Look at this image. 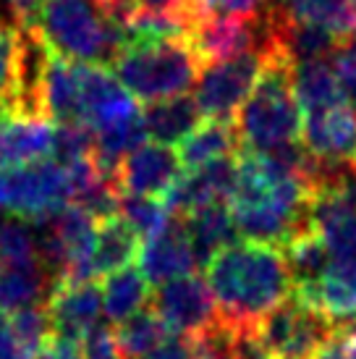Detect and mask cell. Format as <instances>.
<instances>
[{
	"label": "cell",
	"mask_w": 356,
	"mask_h": 359,
	"mask_svg": "<svg viewBox=\"0 0 356 359\" xmlns=\"http://www.w3.org/2000/svg\"><path fill=\"white\" fill-rule=\"evenodd\" d=\"M288 268H291V278H294V289H312L327 276V270L333 265V257L327 252L325 241L320 239L317 231H309L294 244H288L286 250Z\"/></svg>",
	"instance_id": "484cf974"
},
{
	"label": "cell",
	"mask_w": 356,
	"mask_h": 359,
	"mask_svg": "<svg viewBox=\"0 0 356 359\" xmlns=\"http://www.w3.org/2000/svg\"><path fill=\"white\" fill-rule=\"evenodd\" d=\"M315 359H356V320L338 325Z\"/></svg>",
	"instance_id": "836d02e7"
},
{
	"label": "cell",
	"mask_w": 356,
	"mask_h": 359,
	"mask_svg": "<svg viewBox=\"0 0 356 359\" xmlns=\"http://www.w3.org/2000/svg\"><path fill=\"white\" fill-rule=\"evenodd\" d=\"M152 309L170 333L189 339H205L223 325L207 278L197 273L158 286L152 297Z\"/></svg>",
	"instance_id": "ba28073f"
},
{
	"label": "cell",
	"mask_w": 356,
	"mask_h": 359,
	"mask_svg": "<svg viewBox=\"0 0 356 359\" xmlns=\"http://www.w3.org/2000/svg\"><path fill=\"white\" fill-rule=\"evenodd\" d=\"M37 32L60 58L113 66L123 50V27L110 21L97 0H42Z\"/></svg>",
	"instance_id": "3957f363"
},
{
	"label": "cell",
	"mask_w": 356,
	"mask_h": 359,
	"mask_svg": "<svg viewBox=\"0 0 356 359\" xmlns=\"http://www.w3.org/2000/svg\"><path fill=\"white\" fill-rule=\"evenodd\" d=\"M53 278L40 262L29 265H0V312L13 315L24 307L48 302Z\"/></svg>",
	"instance_id": "ffe728a7"
},
{
	"label": "cell",
	"mask_w": 356,
	"mask_h": 359,
	"mask_svg": "<svg viewBox=\"0 0 356 359\" xmlns=\"http://www.w3.org/2000/svg\"><path fill=\"white\" fill-rule=\"evenodd\" d=\"M325 312L291 297L257 325V339L273 359H315L336 333Z\"/></svg>",
	"instance_id": "8992f818"
},
{
	"label": "cell",
	"mask_w": 356,
	"mask_h": 359,
	"mask_svg": "<svg viewBox=\"0 0 356 359\" xmlns=\"http://www.w3.org/2000/svg\"><path fill=\"white\" fill-rule=\"evenodd\" d=\"M197 3H199V8H207V6H212L215 0H197Z\"/></svg>",
	"instance_id": "f35d334b"
},
{
	"label": "cell",
	"mask_w": 356,
	"mask_h": 359,
	"mask_svg": "<svg viewBox=\"0 0 356 359\" xmlns=\"http://www.w3.org/2000/svg\"><path fill=\"white\" fill-rule=\"evenodd\" d=\"M199 341V359H231L228 354V330L220 325L215 333H210Z\"/></svg>",
	"instance_id": "8d00e7d4"
},
{
	"label": "cell",
	"mask_w": 356,
	"mask_h": 359,
	"mask_svg": "<svg viewBox=\"0 0 356 359\" xmlns=\"http://www.w3.org/2000/svg\"><path fill=\"white\" fill-rule=\"evenodd\" d=\"M118 215L131 226V231L137 233L142 244L152 241L168 229V223L173 220L165 200L158 197H139V194H123L121 197V210Z\"/></svg>",
	"instance_id": "83f0119b"
},
{
	"label": "cell",
	"mask_w": 356,
	"mask_h": 359,
	"mask_svg": "<svg viewBox=\"0 0 356 359\" xmlns=\"http://www.w3.org/2000/svg\"><path fill=\"white\" fill-rule=\"evenodd\" d=\"M139 265L149 286H163L168 280L191 276L197 268V255L191 247V239L186 233V226L181 218H173L168 229L152 241L142 244V255H139Z\"/></svg>",
	"instance_id": "5bb4252c"
},
{
	"label": "cell",
	"mask_w": 356,
	"mask_h": 359,
	"mask_svg": "<svg viewBox=\"0 0 356 359\" xmlns=\"http://www.w3.org/2000/svg\"><path fill=\"white\" fill-rule=\"evenodd\" d=\"M53 121L13 118L0 123V168L29 165L53 155Z\"/></svg>",
	"instance_id": "9a60e30c"
},
{
	"label": "cell",
	"mask_w": 356,
	"mask_h": 359,
	"mask_svg": "<svg viewBox=\"0 0 356 359\" xmlns=\"http://www.w3.org/2000/svg\"><path fill=\"white\" fill-rule=\"evenodd\" d=\"M0 359H27L24 354H21L16 339H13L11 320L6 312H0Z\"/></svg>",
	"instance_id": "74e56055"
},
{
	"label": "cell",
	"mask_w": 356,
	"mask_h": 359,
	"mask_svg": "<svg viewBox=\"0 0 356 359\" xmlns=\"http://www.w3.org/2000/svg\"><path fill=\"white\" fill-rule=\"evenodd\" d=\"M149 302V280L139 268H126L105 278L102 283V309L113 323H126L139 315Z\"/></svg>",
	"instance_id": "cb8c5ba5"
},
{
	"label": "cell",
	"mask_w": 356,
	"mask_h": 359,
	"mask_svg": "<svg viewBox=\"0 0 356 359\" xmlns=\"http://www.w3.org/2000/svg\"><path fill=\"white\" fill-rule=\"evenodd\" d=\"M139 255H142V239L131 231V226L121 215L97 223L95 250H92V276H95V280L110 278L121 270L131 268V262Z\"/></svg>",
	"instance_id": "2e32d148"
},
{
	"label": "cell",
	"mask_w": 356,
	"mask_h": 359,
	"mask_svg": "<svg viewBox=\"0 0 356 359\" xmlns=\"http://www.w3.org/2000/svg\"><path fill=\"white\" fill-rule=\"evenodd\" d=\"M280 6H283L291 21L322 27L341 40L356 34L354 0H283Z\"/></svg>",
	"instance_id": "603a6c76"
},
{
	"label": "cell",
	"mask_w": 356,
	"mask_h": 359,
	"mask_svg": "<svg viewBox=\"0 0 356 359\" xmlns=\"http://www.w3.org/2000/svg\"><path fill=\"white\" fill-rule=\"evenodd\" d=\"M21 118V29L0 27V123Z\"/></svg>",
	"instance_id": "d4e9b609"
},
{
	"label": "cell",
	"mask_w": 356,
	"mask_h": 359,
	"mask_svg": "<svg viewBox=\"0 0 356 359\" xmlns=\"http://www.w3.org/2000/svg\"><path fill=\"white\" fill-rule=\"evenodd\" d=\"M333 69L338 74L346 102L356 110V34L343 37L333 53Z\"/></svg>",
	"instance_id": "1f68e13d"
},
{
	"label": "cell",
	"mask_w": 356,
	"mask_h": 359,
	"mask_svg": "<svg viewBox=\"0 0 356 359\" xmlns=\"http://www.w3.org/2000/svg\"><path fill=\"white\" fill-rule=\"evenodd\" d=\"M79 102L81 123L92 129V134L139 113L134 97L121 87V81L108 69L89 63H79Z\"/></svg>",
	"instance_id": "8fae6325"
},
{
	"label": "cell",
	"mask_w": 356,
	"mask_h": 359,
	"mask_svg": "<svg viewBox=\"0 0 356 359\" xmlns=\"http://www.w3.org/2000/svg\"><path fill=\"white\" fill-rule=\"evenodd\" d=\"M265 63V53L252 50L236 55V58L205 66L197 81V90H194L199 113L207 121H231L233 123L241 105L254 90Z\"/></svg>",
	"instance_id": "52a82bcc"
},
{
	"label": "cell",
	"mask_w": 356,
	"mask_h": 359,
	"mask_svg": "<svg viewBox=\"0 0 356 359\" xmlns=\"http://www.w3.org/2000/svg\"><path fill=\"white\" fill-rule=\"evenodd\" d=\"M134 100L152 105L181 97L199 81L205 63L184 37L131 45L110 66Z\"/></svg>",
	"instance_id": "277c9868"
},
{
	"label": "cell",
	"mask_w": 356,
	"mask_h": 359,
	"mask_svg": "<svg viewBox=\"0 0 356 359\" xmlns=\"http://www.w3.org/2000/svg\"><path fill=\"white\" fill-rule=\"evenodd\" d=\"M71 208V181L55 160L0 168V212L29 226H48Z\"/></svg>",
	"instance_id": "5b68a950"
},
{
	"label": "cell",
	"mask_w": 356,
	"mask_h": 359,
	"mask_svg": "<svg viewBox=\"0 0 356 359\" xmlns=\"http://www.w3.org/2000/svg\"><path fill=\"white\" fill-rule=\"evenodd\" d=\"M184 226H186V233L191 239L197 262L205 268L215 255L233 247L241 236L228 205H212V208L199 210L194 215L184 218Z\"/></svg>",
	"instance_id": "ac0fdd59"
},
{
	"label": "cell",
	"mask_w": 356,
	"mask_h": 359,
	"mask_svg": "<svg viewBox=\"0 0 356 359\" xmlns=\"http://www.w3.org/2000/svg\"><path fill=\"white\" fill-rule=\"evenodd\" d=\"M8 320H11V330H13V339H16L21 354L27 359L34 357L53 339V323H50L45 302L19 309V312L8 315Z\"/></svg>",
	"instance_id": "f1b7e54d"
},
{
	"label": "cell",
	"mask_w": 356,
	"mask_h": 359,
	"mask_svg": "<svg viewBox=\"0 0 356 359\" xmlns=\"http://www.w3.org/2000/svg\"><path fill=\"white\" fill-rule=\"evenodd\" d=\"M45 307H48L50 323H53V336L81 344L89 330L100 325L102 289L97 286V280L58 283L50 291Z\"/></svg>",
	"instance_id": "4fadbf2b"
},
{
	"label": "cell",
	"mask_w": 356,
	"mask_h": 359,
	"mask_svg": "<svg viewBox=\"0 0 356 359\" xmlns=\"http://www.w3.org/2000/svg\"><path fill=\"white\" fill-rule=\"evenodd\" d=\"M81 354H84V359H123V354L118 349V341H116V333L108 325H102V323L95 325L84 336Z\"/></svg>",
	"instance_id": "d6a6232c"
},
{
	"label": "cell",
	"mask_w": 356,
	"mask_h": 359,
	"mask_svg": "<svg viewBox=\"0 0 356 359\" xmlns=\"http://www.w3.org/2000/svg\"><path fill=\"white\" fill-rule=\"evenodd\" d=\"M354 3H356V0H354Z\"/></svg>",
	"instance_id": "60d3db41"
},
{
	"label": "cell",
	"mask_w": 356,
	"mask_h": 359,
	"mask_svg": "<svg viewBox=\"0 0 356 359\" xmlns=\"http://www.w3.org/2000/svg\"><path fill=\"white\" fill-rule=\"evenodd\" d=\"M294 87L301 105V116L336 108V105H348L333 69V60H312V63L294 66Z\"/></svg>",
	"instance_id": "7402d4cb"
},
{
	"label": "cell",
	"mask_w": 356,
	"mask_h": 359,
	"mask_svg": "<svg viewBox=\"0 0 356 359\" xmlns=\"http://www.w3.org/2000/svg\"><path fill=\"white\" fill-rule=\"evenodd\" d=\"M32 359H84L81 354V344L71 339H60V336H53V339L42 346Z\"/></svg>",
	"instance_id": "d590c367"
},
{
	"label": "cell",
	"mask_w": 356,
	"mask_h": 359,
	"mask_svg": "<svg viewBox=\"0 0 356 359\" xmlns=\"http://www.w3.org/2000/svg\"><path fill=\"white\" fill-rule=\"evenodd\" d=\"M45 110L55 123H81L79 102V63L50 55L48 76H45Z\"/></svg>",
	"instance_id": "44dd1931"
},
{
	"label": "cell",
	"mask_w": 356,
	"mask_h": 359,
	"mask_svg": "<svg viewBox=\"0 0 356 359\" xmlns=\"http://www.w3.org/2000/svg\"><path fill=\"white\" fill-rule=\"evenodd\" d=\"M142 118H144V129H147V137H152V142L165 144V147H178L199 126L202 113L194 97L181 95V97L147 105L142 110Z\"/></svg>",
	"instance_id": "d6986e66"
},
{
	"label": "cell",
	"mask_w": 356,
	"mask_h": 359,
	"mask_svg": "<svg viewBox=\"0 0 356 359\" xmlns=\"http://www.w3.org/2000/svg\"><path fill=\"white\" fill-rule=\"evenodd\" d=\"M238 179V155L236 158H223L210 163L205 168L184 170L176 187L165 194L173 218H189L199 210L212 208V205H228L236 189Z\"/></svg>",
	"instance_id": "30bf717a"
},
{
	"label": "cell",
	"mask_w": 356,
	"mask_h": 359,
	"mask_svg": "<svg viewBox=\"0 0 356 359\" xmlns=\"http://www.w3.org/2000/svg\"><path fill=\"white\" fill-rule=\"evenodd\" d=\"M301 144L320 170L356 168V110L336 105L307 113L301 121Z\"/></svg>",
	"instance_id": "9c48e42d"
},
{
	"label": "cell",
	"mask_w": 356,
	"mask_h": 359,
	"mask_svg": "<svg viewBox=\"0 0 356 359\" xmlns=\"http://www.w3.org/2000/svg\"><path fill=\"white\" fill-rule=\"evenodd\" d=\"M144 359H199V341L189 336L170 333L168 339L152 349Z\"/></svg>",
	"instance_id": "e575fe53"
},
{
	"label": "cell",
	"mask_w": 356,
	"mask_h": 359,
	"mask_svg": "<svg viewBox=\"0 0 356 359\" xmlns=\"http://www.w3.org/2000/svg\"><path fill=\"white\" fill-rule=\"evenodd\" d=\"M137 13H152V16H168V19L181 21L189 32L197 24L199 8L197 0H131Z\"/></svg>",
	"instance_id": "4dcf8cb0"
},
{
	"label": "cell",
	"mask_w": 356,
	"mask_h": 359,
	"mask_svg": "<svg viewBox=\"0 0 356 359\" xmlns=\"http://www.w3.org/2000/svg\"><path fill=\"white\" fill-rule=\"evenodd\" d=\"M236 155H241L236 121L233 123L231 121H205L178 144V158H181L184 170L205 168L215 160L236 158Z\"/></svg>",
	"instance_id": "e0dca14e"
},
{
	"label": "cell",
	"mask_w": 356,
	"mask_h": 359,
	"mask_svg": "<svg viewBox=\"0 0 356 359\" xmlns=\"http://www.w3.org/2000/svg\"><path fill=\"white\" fill-rule=\"evenodd\" d=\"M184 165L176 147H165L158 142L142 144L118 168V187L123 194H139V197H158L165 200L176 181L181 179Z\"/></svg>",
	"instance_id": "7c38bea8"
},
{
	"label": "cell",
	"mask_w": 356,
	"mask_h": 359,
	"mask_svg": "<svg viewBox=\"0 0 356 359\" xmlns=\"http://www.w3.org/2000/svg\"><path fill=\"white\" fill-rule=\"evenodd\" d=\"M40 259V244L29 223L13 218L0 220V265H29Z\"/></svg>",
	"instance_id": "f546056e"
},
{
	"label": "cell",
	"mask_w": 356,
	"mask_h": 359,
	"mask_svg": "<svg viewBox=\"0 0 356 359\" xmlns=\"http://www.w3.org/2000/svg\"><path fill=\"white\" fill-rule=\"evenodd\" d=\"M207 283L228 330H257L262 320L294 297L286 252L257 241H236L207 262Z\"/></svg>",
	"instance_id": "6da1fadb"
},
{
	"label": "cell",
	"mask_w": 356,
	"mask_h": 359,
	"mask_svg": "<svg viewBox=\"0 0 356 359\" xmlns=\"http://www.w3.org/2000/svg\"><path fill=\"white\" fill-rule=\"evenodd\" d=\"M301 105L294 87V63L286 53L270 55L247 102L236 116L241 152H275L301 137Z\"/></svg>",
	"instance_id": "7a4b0ae2"
},
{
	"label": "cell",
	"mask_w": 356,
	"mask_h": 359,
	"mask_svg": "<svg viewBox=\"0 0 356 359\" xmlns=\"http://www.w3.org/2000/svg\"><path fill=\"white\" fill-rule=\"evenodd\" d=\"M273 3H283V0H273Z\"/></svg>",
	"instance_id": "ab89813d"
},
{
	"label": "cell",
	"mask_w": 356,
	"mask_h": 359,
	"mask_svg": "<svg viewBox=\"0 0 356 359\" xmlns=\"http://www.w3.org/2000/svg\"><path fill=\"white\" fill-rule=\"evenodd\" d=\"M170 336L165 323L158 318L155 309H142L139 315L121 323L116 330V341L123 359H144L152 349H158Z\"/></svg>",
	"instance_id": "4316f807"
}]
</instances>
